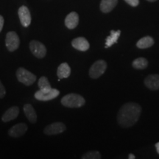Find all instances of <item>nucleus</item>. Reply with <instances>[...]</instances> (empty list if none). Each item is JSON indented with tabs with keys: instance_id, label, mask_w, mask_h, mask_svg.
<instances>
[{
	"instance_id": "obj_7",
	"label": "nucleus",
	"mask_w": 159,
	"mask_h": 159,
	"mask_svg": "<svg viewBox=\"0 0 159 159\" xmlns=\"http://www.w3.org/2000/svg\"><path fill=\"white\" fill-rule=\"evenodd\" d=\"M30 49L32 53L38 58H43L47 54V49L45 46L38 41H32L30 43Z\"/></svg>"
},
{
	"instance_id": "obj_5",
	"label": "nucleus",
	"mask_w": 159,
	"mask_h": 159,
	"mask_svg": "<svg viewBox=\"0 0 159 159\" xmlns=\"http://www.w3.org/2000/svg\"><path fill=\"white\" fill-rule=\"evenodd\" d=\"M107 69V63L105 61L99 60L95 62L89 69V76L92 79H97L104 74Z\"/></svg>"
},
{
	"instance_id": "obj_26",
	"label": "nucleus",
	"mask_w": 159,
	"mask_h": 159,
	"mask_svg": "<svg viewBox=\"0 0 159 159\" xmlns=\"http://www.w3.org/2000/svg\"><path fill=\"white\" fill-rule=\"evenodd\" d=\"M128 158L129 159H135L136 158V156H135L134 154H130L128 156Z\"/></svg>"
},
{
	"instance_id": "obj_14",
	"label": "nucleus",
	"mask_w": 159,
	"mask_h": 159,
	"mask_svg": "<svg viewBox=\"0 0 159 159\" xmlns=\"http://www.w3.org/2000/svg\"><path fill=\"white\" fill-rule=\"evenodd\" d=\"M19 113V109L18 107H11V108L7 109V110L5 111V114H3L2 117V120L4 122H7L11 120H13V119H15L18 116Z\"/></svg>"
},
{
	"instance_id": "obj_27",
	"label": "nucleus",
	"mask_w": 159,
	"mask_h": 159,
	"mask_svg": "<svg viewBox=\"0 0 159 159\" xmlns=\"http://www.w3.org/2000/svg\"><path fill=\"white\" fill-rule=\"evenodd\" d=\"M156 150H157V152L159 154V142L156 143Z\"/></svg>"
},
{
	"instance_id": "obj_18",
	"label": "nucleus",
	"mask_w": 159,
	"mask_h": 159,
	"mask_svg": "<svg viewBox=\"0 0 159 159\" xmlns=\"http://www.w3.org/2000/svg\"><path fill=\"white\" fill-rule=\"evenodd\" d=\"M121 35V31L120 30H111V35L107 37L106 40H105V48H109L112 45H114L115 43L117 42L119 36Z\"/></svg>"
},
{
	"instance_id": "obj_24",
	"label": "nucleus",
	"mask_w": 159,
	"mask_h": 159,
	"mask_svg": "<svg viewBox=\"0 0 159 159\" xmlns=\"http://www.w3.org/2000/svg\"><path fill=\"white\" fill-rule=\"evenodd\" d=\"M5 94H6L5 89V87H4L2 83L1 80H0V98H3V97L5 96Z\"/></svg>"
},
{
	"instance_id": "obj_6",
	"label": "nucleus",
	"mask_w": 159,
	"mask_h": 159,
	"mask_svg": "<svg viewBox=\"0 0 159 159\" xmlns=\"http://www.w3.org/2000/svg\"><path fill=\"white\" fill-rule=\"evenodd\" d=\"M5 44L10 52H14L19 48L20 40L16 32L11 31L7 33L5 39Z\"/></svg>"
},
{
	"instance_id": "obj_9",
	"label": "nucleus",
	"mask_w": 159,
	"mask_h": 159,
	"mask_svg": "<svg viewBox=\"0 0 159 159\" xmlns=\"http://www.w3.org/2000/svg\"><path fill=\"white\" fill-rule=\"evenodd\" d=\"M18 13L21 25L25 27H29L31 23V15L29 9L26 6H21L19 9Z\"/></svg>"
},
{
	"instance_id": "obj_23",
	"label": "nucleus",
	"mask_w": 159,
	"mask_h": 159,
	"mask_svg": "<svg viewBox=\"0 0 159 159\" xmlns=\"http://www.w3.org/2000/svg\"><path fill=\"white\" fill-rule=\"evenodd\" d=\"M125 1L132 7H136L139 4V0H125Z\"/></svg>"
},
{
	"instance_id": "obj_16",
	"label": "nucleus",
	"mask_w": 159,
	"mask_h": 159,
	"mask_svg": "<svg viewBox=\"0 0 159 159\" xmlns=\"http://www.w3.org/2000/svg\"><path fill=\"white\" fill-rule=\"evenodd\" d=\"M24 111L30 122L32 123H35L37 121V115L35 109L30 104H26L24 106Z\"/></svg>"
},
{
	"instance_id": "obj_10",
	"label": "nucleus",
	"mask_w": 159,
	"mask_h": 159,
	"mask_svg": "<svg viewBox=\"0 0 159 159\" xmlns=\"http://www.w3.org/2000/svg\"><path fill=\"white\" fill-rule=\"evenodd\" d=\"M27 130V125L25 123H19L14 125L8 131V134L13 138H19L23 136Z\"/></svg>"
},
{
	"instance_id": "obj_3",
	"label": "nucleus",
	"mask_w": 159,
	"mask_h": 159,
	"mask_svg": "<svg viewBox=\"0 0 159 159\" xmlns=\"http://www.w3.org/2000/svg\"><path fill=\"white\" fill-rule=\"evenodd\" d=\"M16 77L20 83L25 85H30L36 80V77L30 71H27L25 68H19L16 71Z\"/></svg>"
},
{
	"instance_id": "obj_19",
	"label": "nucleus",
	"mask_w": 159,
	"mask_h": 159,
	"mask_svg": "<svg viewBox=\"0 0 159 159\" xmlns=\"http://www.w3.org/2000/svg\"><path fill=\"white\" fill-rule=\"evenodd\" d=\"M154 44V40L150 36H145L137 42L136 46L139 49H147Z\"/></svg>"
},
{
	"instance_id": "obj_15",
	"label": "nucleus",
	"mask_w": 159,
	"mask_h": 159,
	"mask_svg": "<svg viewBox=\"0 0 159 159\" xmlns=\"http://www.w3.org/2000/svg\"><path fill=\"white\" fill-rule=\"evenodd\" d=\"M118 0H102L100 3V10L102 13H108L114 9Z\"/></svg>"
},
{
	"instance_id": "obj_21",
	"label": "nucleus",
	"mask_w": 159,
	"mask_h": 159,
	"mask_svg": "<svg viewBox=\"0 0 159 159\" xmlns=\"http://www.w3.org/2000/svg\"><path fill=\"white\" fill-rule=\"evenodd\" d=\"M83 159H99L101 158V154L97 150H92L86 152L82 156Z\"/></svg>"
},
{
	"instance_id": "obj_1",
	"label": "nucleus",
	"mask_w": 159,
	"mask_h": 159,
	"mask_svg": "<svg viewBox=\"0 0 159 159\" xmlns=\"http://www.w3.org/2000/svg\"><path fill=\"white\" fill-rule=\"evenodd\" d=\"M142 112V108L139 104L135 102H128L122 105L120 108L117 120L122 128H130L138 122Z\"/></svg>"
},
{
	"instance_id": "obj_28",
	"label": "nucleus",
	"mask_w": 159,
	"mask_h": 159,
	"mask_svg": "<svg viewBox=\"0 0 159 159\" xmlns=\"http://www.w3.org/2000/svg\"><path fill=\"white\" fill-rule=\"evenodd\" d=\"M148 2H156L157 0H148Z\"/></svg>"
},
{
	"instance_id": "obj_13",
	"label": "nucleus",
	"mask_w": 159,
	"mask_h": 159,
	"mask_svg": "<svg viewBox=\"0 0 159 159\" xmlns=\"http://www.w3.org/2000/svg\"><path fill=\"white\" fill-rule=\"evenodd\" d=\"M79 23V16L76 12H71L69 13L65 19V25L67 28L72 30L78 25Z\"/></svg>"
},
{
	"instance_id": "obj_11",
	"label": "nucleus",
	"mask_w": 159,
	"mask_h": 159,
	"mask_svg": "<svg viewBox=\"0 0 159 159\" xmlns=\"http://www.w3.org/2000/svg\"><path fill=\"white\" fill-rule=\"evenodd\" d=\"M71 45L75 49L83 52L88 50L90 47L89 41L84 37H78L75 39L71 42Z\"/></svg>"
},
{
	"instance_id": "obj_4",
	"label": "nucleus",
	"mask_w": 159,
	"mask_h": 159,
	"mask_svg": "<svg viewBox=\"0 0 159 159\" xmlns=\"http://www.w3.org/2000/svg\"><path fill=\"white\" fill-rule=\"evenodd\" d=\"M60 91L55 89H40L35 94V99L39 101H49L58 97Z\"/></svg>"
},
{
	"instance_id": "obj_17",
	"label": "nucleus",
	"mask_w": 159,
	"mask_h": 159,
	"mask_svg": "<svg viewBox=\"0 0 159 159\" xmlns=\"http://www.w3.org/2000/svg\"><path fill=\"white\" fill-rule=\"evenodd\" d=\"M71 74V69L68 63H63L57 68V75L60 79L67 78Z\"/></svg>"
},
{
	"instance_id": "obj_12",
	"label": "nucleus",
	"mask_w": 159,
	"mask_h": 159,
	"mask_svg": "<svg viewBox=\"0 0 159 159\" xmlns=\"http://www.w3.org/2000/svg\"><path fill=\"white\" fill-rule=\"evenodd\" d=\"M144 84L150 90H158L159 89V75H148L144 80Z\"/></svg>"
},
{
	"instance_id": "obj_8",
	"label": "nucleus",
	"mask_w": 159,
	"mask_h": 159,
	"mask_svg": "<svg viewBox=\"0 0 159 159\" xmlns=\"http://www.w3.org/2000/svg\"><path fill=\"white\" fill-rule=\"evenodd\" d=\"M66 130V125L62 122H55L48 125L44 129V134L48 136L57 135L64 132Z\"/></svg>"
},
{
	"instance_id": "obj_2",
	"label": "nucleus",
	"mask_w": 159,
	"mask_h": 159,
	"mask_svg": "<svg viewBox=\"0 0 159 159\" xmlns=\"http://www.w3.org/2000/svg\"><path fill=\"white\" fill-rule=\"evenodd\" d=\"M61 103L63 106L67 108H80L85 105L84 98L77 94H69L64 96L61 99Z\"/></svg>"
},
{
	"instance_id": "obj_25",
	"label": "nucleus",
	"mask_w": 159,
	"mask_h": 159,
	"mask_svg": "<svg viewBox=\"0 0 159 159\" xmlns=\"http://www.w3.org/2000/svg\"><path fill=\"white\" fill-rule=\"evenodd\" d=\"M4 26V18L0 15V33H1L2 30Z\"/></svg>"
},
{
	"instance_id": "obj_22",
	"label": "nucleus",
	"mask_w": 159,
	"mask_h": 159,
	"mask_svg": "<svg viewBox=\"0 0 159 159\" xmlns=\"http://www.w3.org/2000/svg\"><path fill=\"white\" fill-rule=\"evenodd\" d=\"M38 85H39L40 89H47L52 88L48 79L46 77H41V78L39 79V83H38Z\"/></svg>"
},
{
	"instance_id": "obj_20",
	"label": "nucleus",
	"mask_w": 159,
	"mask_h": 159,
	"mask_svg": "<svg viewBox=\"0 0 159 159\" xmlns=\"http://www.w3.org/2000/svg\"><path fill=\"white\" fill-rule=\"evenodd\" d=\"M133 67L136 69H144L148 66V60L144 57H139L133 62Z\"/></svg>"
}]
</instances>
